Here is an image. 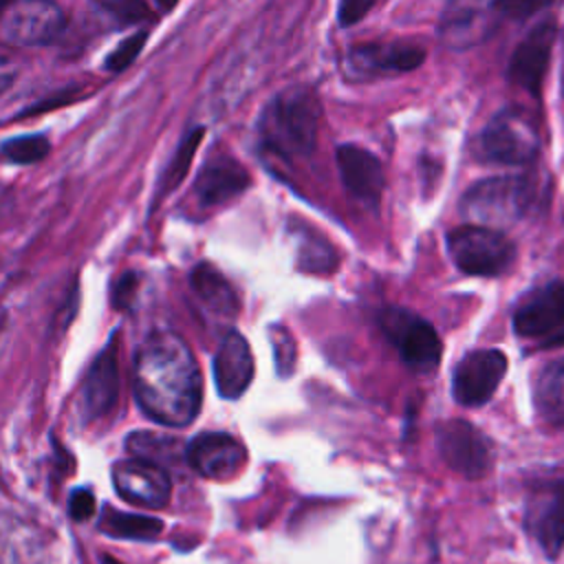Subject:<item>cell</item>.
I'll list each match as a JSON object with an SVG mask.
<instances>
[{
  "mask_svg": "<svg viewBox=\"0 0 564 564\" xmlns=\"http://www.w3.org/2000/svg\"><path fill=\"white\" fill-rule=\"evenodd\" d=\"M134 397L139 408L165 427L189 425L203 401L200 368L172 330H154L134 357Z\"/></svg>",
  "mask_w": 564,
  "mask_h": 564,
  "instance_id": "1",
  "label": "cell"
},
{
  "mask_svg": "<svg viewBox=\"0 0 564 564\" xmlns=\"http://www.w3.org/2000/svg\"><path fill=\"white\" fill-rule=\"evenodd\" d=\"M322 106L306 86H293L278 93L260 112V145L282 159L308 156L317 145Z\"/></svg>",
  "mask_w": 564,
  "mask_h": 564,
  "instance_id": "2",
  "label": "cell"
},
{
  "mask_svg": "<svg viewBox=\"0 0 564 564\" xmlns=\"http://www.w3.org/2000/svg\"><path fill=\"white\" fill-rule=\"evenodd\" d=\"M540 185L529 174H505L478 181L471 185L463 200L460 214L487 227L513 225L538 209Z\"/></svg>",
  "mask_w": 564,
  "mask_h": 564,
  "instance_id": "3",
  "label": "cell"
},
{
  "mask_svg": "<svg viewBox=\"0 0 564 564\" xmlns=\"http://www.w3.org/2000/svg\"><path fill=\"white\" fill-rule=\"evenodd\" d=\"M538 152V123L522 108H502L496 112L474 141V154L485 163L527 165Z\"/></svg>",
  "mask_w": 564,
  "mask_h": 564,
  "instance_id": "4",
  "label": "cell"
},
{
  "mask_svg": "<svg viewBox=\"0 0 564 564\" xmlns=\"http://www.w3.org/2000/svg\"><path fill=\"white\" fill-rule=\"evenodd\" d=\"M447 253L467 275L496 278L516 260V245L502 229L487 225H460L447 234Z\"/></svg>",
  "mask_w": 564,
  "mask_h": 564,
  "instance_id": "5",
  "label": "cell"
},
{
  "mask_svg": "<svg viewBox=\"0 0 564 564\" xmlns=\"http://www.w3.org/2000/svg\"><path fill=\"white\" fill-rule=\"evenodd\" d=\"M513 333L538 346H564V280H551L527 291L511 315Z\"/></svg>",
  "mask_w": 564,
  "mask_h": 564,
  "instance_id": "6",
  "label": "cell"
},
{
  "mask_svg": "<svg viewBox=\"0 0 564 564\" xmlns=\"http://www.w3.org/2000/svg\"><path fill=\"white\" fill-rule=\"evenodd\" d=\"M379 326L397 348L401 361L416 375L436 370L441 361V339L434 326L410 308L386 306L379 315Z\"/></svg>",
  "mask_w": 564,
  "mask_h": 564,
  "instance_id": "7",
  "label": "cell"
},
{
  "mask_svg": "<svg viewBox=\"0 0 564 564\" xmlns=\"http://www.w3.org/2000/svg\"><path fill=\"white\" fill-rule=\"evenodd\" d=\"M425 51L410 42H364L350 46L341 57V73L348 82H375L410 73L421 66Z\"/></svg>",
  "mask_w": 564,
  "mask_h": 564,
  "instance_id": "8",
  "label": "cell"
},
{
  "mask_svg": "<svg viewBox=\"0 0 564 564\" xmlns=\"http://www.w3.org/2000/svg\"><path fill=\"white\" fill-rule=\"evenodd\" d=\"M436 447L443 463L469 480H478L491 469V441L469 421L449 419L436 425Z\"/></svg>",
  "mask_w": 564,
  "mask_h": 564,
  "instance_id": "9",
  "label": "cell"
},
{
  "mask_svg": "<svg viewBox=\"0 0 564 564\" xmlns=\"http://www.w3.org/2000/svg\"><path fill=\"white\" fill-rule=\"evenodd\" d=\"M524 529L540 551L555 560L564 549V482L540 480L524 500Z\"/></svg>",
  "mask_w": 564,
  "mask_h": 564,
  "instance_id": "10",
  "label": "cell"
},
{
  "mask_svg": "<svg viewBox=\"0 0 564 564\" xmlns=\"http://www.w3.org/2000/svg\"><path fill=\"white\" fill-rule=\"evenodd\" d=\"M496 0H447L438 20V40L452 51L471 48L498 29Z\"/></svg>",
  "mask_w": 564,
  "mask_h": 564,
  "instance_id": "11",
  "label": "cell"
},
{
  "mask_svg": "<svg viewBox=\"0 0 564 564\" xmlns=\"http://www.w3.org/2000/svg\"><path fill=\"white\" fill-rule=\"evenodd\" d=\"M64 26L66 15L55 0H15L4 11L2 35L15 46H46Z\"/></svg>",
  "mask_w": 564,
  "mask_h": 564,
  "instance_id": "12",
  "label": "cell"
},
{
  "mask_svg": "<svg viewBox=\"0 0 564 564\" xmlns=\"http://www.w3.org/2000/svg\"><path fill=\"white\" fill-rule=\"evenodd\" d=\"M507 372V355L498 348H478L467 352L454 368L452 394L465 408L487 403Z\"/></svg>",
  "mask_w": 564,
  "mask_h": 564,
  "instance_id": "13",
  "label": "cell"
},
{
  "mask_svg": "<svg viewBox=\"0 0 564 564\" xmlns=\"http://www.w3.org/2000/svg\"><path fill=\"white\" fill-rule=\"evenodd\" d=\"M112 485L126 502L148 509L165 507L172 496V480L165 467L139 456L115 463Z\"/></svg>",
  "mask_w": 564,
  "mask_h": 564,
  "instance_id": "14",
  "label": "cell"
},
{
  "mask_svg": "<svg viewBox=\"0 0 564 564\" xmlns=\"http://www.w3.org/2000/svg\"><path fill=\"white\" fill-rule=\"evenodd\" d=\"M196 474L212 480L234 478L247 463V449L225 432H203L185 449Z\"/></svg>",
  "mask_w": 564,
  "mask_h": 564,
  "instance_id": "15",
  "label": "cell"
},
{
  "mask_svg": "<svg viewBox=\"0 0 564 564\" xmlns=\"http://www.w3.org/2000/svg\"><path fill=\"white\" fill-rule=\"evenodd\" d=\"M335 161L346 192L357 203L377 209L386 185L381 161L370 150L352 143L339 145L335 150Z\"/></svg>",
  "mask_w": 564,
  "mask_h": 564,
  "instance_id": "16",
  "label": "cell"
},
{
  "mask_svg": "<svg viewBox=\"0 0 564 564\" xmlns=\"http://www.w3.org/2000/svg\"><path fill=\"white\" fill-rule=\"evenodd\" d=\"M119 399V357H117V337L112 335L108 346L93 359L82 392L79 405L86 421L104 419L112 412Z\"/></svg>",
  "mask_w": 564,
  "mask_h": 564,
  "instance_id": "17",
  "label": "cell"
},
{
  "mask_svg": "<svg viewBox=\"0 0 564 564\" xmlns=\"http://www.w3.org/2000/svg\"><path fill=\"white\" fill-rule=\"evenodd\" d=\"M553 42H555V26L551 22L538 24L516 46L507 66L509 82L531 95H538L549 68Z\"/></svg>",
  "mask_w": 564,
  "mask_h": 564,
  "instance_id": "18",
  "label": "cell"
},
{
  "mask_svg": "<svg viewBox=\"0 0 564 564\" xmlns=\"http://www.w3.org/2000/svg\"><path fill=\"white\" fill-rule=\"evenodd\" d=\"M249 183V172L238 159L229 154H216L200 167L194 181V196L203 207H218L240 196Z\"/></svg>",
  "mask_w": 564,
  "mask_h": 564,
  "instance_id": "19",
  "label": "cell"
},
{
  "mask_svg": "<svg viewBox=\"0 0 564 564\" xmlns=\"http://www.w3.org/2000/svg\"><path fill=\"white\" fill-rule=\"evenodd\" d=\"M253 379V355L249 341L229 330L214 355V381L216 390L225 399H238Z\"/></svg>",
  "mask_w": 564,
  "mask_h": 564,
  "instance_id": "20",
  "label": "cell"
},
{
  "mask_svg": "<svg viewBox=\"0 0 564 564\" xmlns=\"http://www.w3.org/2000/svg\"><path fill=\"white\" fill-rule=\"evenodd\" d=\"M189 284L196 300L216 317L234 319L238 313V295L227 278L212 267L209 262H200L189 273Z\"/></svg>",
  "mask_w": 564,
  "mask_h": 564,
  "instance_id": "21",
  "label": "cell"
},
{
  "mask_svg": "<svg viewBox=\"0 0 564 564\" xmlns=\"http://www.w3.org/2000/svg\"><path fill=\"white\" fill-rule=\"evenodd\" d=\"M533 405L542 423L551 427L564 425V357L544 364L535 375Z\"/></svg>",
  "mask_w": 564,
  "mask_h": 564,
  "instance_id": "22",
  "label": "cell"
},
{
  "mask_svg": "<svg viewBox=\"0 0 564 564\" xmlns=\"http://www.w3.org/2000/svg\"><path fill=\"white\" fill-rule=\"evenodd\" d=\"M291 234L297 247V267L311 273H330L337 267V253L330 242L304 223H293Z\"/></svg>",
  "mask_w": 564,
  "mask_h": 564,
  "instance_id": "23",
  "label": "cell"
},
{
  "mask_svg": "<svg viewBox=\"0 0 564 564\" xmlns=\"http://www.w3.org/2000/svg\"><path fill=\"white\" fill-rule=\"evenodd\" d=\"M99 531L123 540H156V535L163 531V522L159 518L126 513L115 507H106L101 511Z\"/></svg>",
  "mask_w": 564,
  "mask_h": 564,
  "instance_id": "24",
  "label": "cell"
},
{
  "mask_svg": "<svg viewBox=\"0 0 564 564\" xmlns=\"http://www.w3.org/2000/svg\"><path fill=\"white\" fill-rule=\"evenodd\" d=\"M203 134L205 130L203 128H192L178 143L174 156L170 159V163L165 165L161 178H159V187H156V200L165 198L172 189H176L181 185V181L187 176L189 167H192V161H194V154L203 141Z\"/></svg>",
  "mask_w": 564,
  "mask_h": 564,
  "instance_id": "25",
  "label": "cell"
},
{
  "mask_svg": "<svg viewBox=\"0 0 564 564\" xmlns=\"http://www.w3.org/2000/svg\"><path fill=\"white\" fill-rule=\"evenodd\" d=\"M51 152V143L46 134H20L11 137L2 143V154L11 163L29 165L42 161Z\"/></svg>",
  "mask_w": 564,
  "mask_h": 564,
  "instance_id": "26",
  "label": "cell"
},
{
  "mask_svg": "<svg viewBox=\"0 0 564 564\" xmlns=\"http://www.w3.org/2000/svg\"><path fill=\"white\" fill-rule=\"evenodd\" d=\"M126 447H128L134 456H139V458L159 463V458H161V460H163V458H170V460L176 458L178 441L165 438V436H156V434H150V432H134V434L128 436ZM159 465H161V463H159Z\"/></svg>",
  "mask_w": 564,
  "mask_h": 564,
  "instance_id": "27",
  "label": "cell"
},
{
  "mask_svg": "<svg viewBox=\"0 0 564 564\" xmlns=\"http://www.w3.org/2000/svg\"><path fill=\"white\" fill-rule=\"evenodd\" d=\"M99 11L119 24H137L152 18V11L145 0H93Z\"/></svg>",
  "mask_w": 564,
  "mask_h": 564,
  "instance_id": "28",
  "label": "cell"
},
{
  "mask_svg": "<svg viewBox=\"0 0 564 564\" xmlns=\"http://www.w3.org/2000/svg\"><path fill=\"white\" fill-rule=\"evenodd\" d=\"M145 42H148V31H137V33H132L130 37H126V40L106 57L104 68H106L108 73H121V70H126V68L139 57V53L143 51Z\"/></svg>",
  "mask_w": 564,
  "mask_h": 564,
  "instance_id": "29",
  "label": "cell"
},
{
  "mask_svg": "<svg viewBox=\"0 0 564 564\" xmlns=\"http://www.w3.org/2000/svg\"><path fill=\"white\" fill-rule=\"evenodd\" d=\"M271 341H273V350H275V364H278V372L280 375H291L293 366H295V344L293 337L289 335V330L284 326H273L271 328Z\"/></svg>",
  "mask_w": 564,
  "mask_h": 564,
  "instance_id": "30",
  "label": "cell"
},
{
  "mask_svg": "<svg viewBox=\"0 0 564 564\" xmlns=\"http://www.w3.org/2000/svg\"><path fill=\"white\" fill-rule=\"evenodd\" d=\"M557 0H496L502 20H527L544 9L553 7Z\"/></svg>",
  "mask_w": 564,
  "mask_h": 564,
  "instance_id": "31",
  "label": "cell"
},
{
  "mask_svg": "<svg viewBox=\"0 0 564 564\" xmlns=\"http://www.w3.org/2000/svg\"><path fill=\"white\" fill-rule=\"evenodd\" d=\"M377 0H339L337 7V22L341 26H352L357 24L372 7Z\"/></svg>",
  "mask_w": 564,
  "mask_h": 564,
  "instance_id": "32",
  "label": "cell"
},
{
  "mask_svg": "<svg viewBox=\"0 0 564 564\" xmlns=\"http://www.w3.org/2000/svg\"><path fill=\"white\" fill-rule=\"evenodd\" d=\"M137 284H139L137 273L126 271V273L119 275V280L112 286V304H115V308L126 311L130 306V302L134 297V291H137Z\"/></svg>",
  "mask_w": 564,
  "mask_h": 564,
  "instance_id": "33",
  "label": "cell"
},
{
  "mask_svg": "<svg viewBox=\"0 0 564 564\" xmlns=\"http://www.w3.org/2000/svg\"><path fill=\"white\" fill-rule=\"evenodd\" d=\"M68 513L73 520L84 522L95 513V496L90 489H75L68 500Z\"/></svg>",
  "mask_w": 564,
  "mask_h": 564,
  "instance_id": "34",
  "label": "cell"
},
{
  "mask_svg": "<svg viewBox=\"0 0 564 564\" xmlns=\"http://www.w3.org/2000/svg\"><path fill=\"white\" fill-rule=\"evenodd\" d=\"M73 90L75 88H70V90H59V93H55V95H51V97H46V99H42V101H35V104H31L24 112H20V117H31V115H40V112H44V110H51V108H59V106H64V104H68V101H75V95H73Z\"/></svg>",
  "mask_w": 564,
  "mask_h": 564,
  "instance_id": "35",
  "label": "cell"
},
{
  "mask_svg": "<svg viewBox=\"0 0 564 564\" xmlns=\"http://www.w3.org/2000/svg\"><path fill=\"white\" fill-rule=\"evenodd\" d=\"M156 2V7L161 9V11H170L178 0H154Z\"/></svg>",
  "mask_w": 564,
  "mask_h": 564,
  "instance_id": "36",
  "label": "cell"
},
{
  "mask_svg": "<svg viewBox=\"0 0 564 564\" xmlns=\"http://www.w3.org/2000/svg\"><path fill=\"white\" fill-rule=\"evenodd\" d=\"M101 564H121V562H117V560L110 557V555H101Z\"/></svg>",
  "mask_w": 564,
  "mask_h": 564,
  "instance_id": "37",
  "label": "cell"
}]
</instances>
